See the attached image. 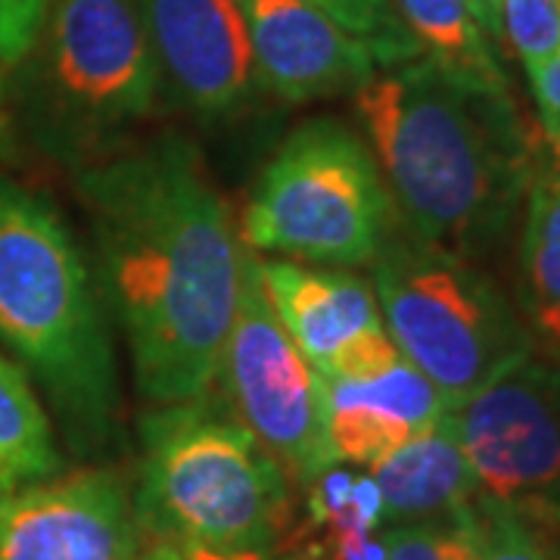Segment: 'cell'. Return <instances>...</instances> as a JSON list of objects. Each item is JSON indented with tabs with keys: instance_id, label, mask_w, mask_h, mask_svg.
Listing matches in <instances>:
<instances>
[{
	"instance_id": "6da1fadb",
	"label": "cell",
	"mask_w": 560,
	"mask_h": 560,
	"mask_svg": "<svg viewBox=\"0 0 560 560\" xmlns=\"http://www.w3.org/2000/svg\"><path fill=\"white\" fill-rule=\"evenodd\" d=\"M75 187L138 393L153 405L209 393L237 315L246 246L197 143L175 131L135 140L75 172Z\"/></svg>"
},
{
	"instance_id": "7a4b0ae2",
	"label": "cell",
	"mask_w": 560,
	"mask_h": 560,
	"mask_svg": "<svg viewBox=\"0 0 560 560\" xmlns=\"http://www.w3.org/2000/svg\"><path fill=\"white\" fill-rule=\"evenodd\" d=\"M352 97L401 228L470 261L492 256L521 219L541 143L511 91L418 57L377 69Z\"/></svg>"
},
{
	"instance_id": "3957f363",
	"label": "cell",
	"mask_w": 560,
	"mask_h": 560,
	"mask_svg": "<svg viewBox=\"0 0 560 560\" xmlns=\"http://www.w3.org/2000/svg\"><path fill=\"white\" fill-rule=\"evenodd\" d=\"M0 346L79 445L109 436L119 371L101 283L60 215L13 184H0Z\"/></svg>"
},
{
	"instance_id": "277c9868",
	"label": "cell",
	"mask_w": 560,
	"mask_h": 560,
	"mask_svg": "<svg viewBox=\"0 0 560 560\" xmlns=\"http://www.w3.org/2000/svg\"><path fill=\"white\" fill-rule=\"evenodd\" d=\"M135 514L153 539L278 555L293 517L290 474L224 401L156 405L140 420Z\"/></svg>"
},
{
	"instance_id": "5b68a950",
	"label": "cell",
	"mask_w": 560,
	"mask_h": 560,
	"mask_svg": "<svg viewBox=\"0 0 560 560\" xmlns=\"http://www.w3.org/2000/svg\"><path fill=\"white\" fill-rule=\"evenodd\" d=\"M13 72L28 135L72 172L131 147L162 91L135 0H44Z\"/></svg>"
},
{
	"instance_id": "8992f818",
	"label": "cell",
	"mask_w": 560,
	"mask_h": 560,
	"mask_svg": "<svg viewBox=\"0 0 560 560\" xmlns=\"http://www.w3.org/2000/svg\"><path fill=\"white\" fill-rule=\"evenodd\" d=\"M401 228L371 147L340 119L293 128L243 209L249 253L330 268L371 265Z\"/></svg>"
},
{
	"instance_id": "52a82bcc",
	"label": "cell",
	"mask_w": 560,
	"mask_h": 560,
	"mask_svg": "<svg viewBox=\"0 0 560 560\" xmlns=\"http://www.w3.org/2000/svg\"><path fill=\"white\" fill-rule=\"evenodd\" d=\"M368 268L389 340L448 408L533 355L517 305L480 261L399 228Z\"/></svg>"
},
{
	"instance_id": "ba28073f",
	"label": "cell",
	"mask_w": 560,
	"mask_h": 560,
	"mask_svg": "<svg viewBox=\"0 0 560 560\" xmlns=\"http://www.w3.org/2000/svg\"><path fill=\"white\" fill-rule=\"evenodd\" d=\"M477 480V504L560 539V368L526 355L448 408Z\"/></svg>"
},
{
	"instance_id": "9c48e42d",
	"label": "cell",
	"mask_w": 560,
	"mask_h": 560,
	"mask_svg": "<svg viewBox=\"0 0 560 560\" xmlns=\"http://www.w3.org/2000/svg\"><path fill=\"white\" fill-rule=\"evenodd\" d=\"M228 408L280 460L290 480L308 486L337 464L324 433L315 368L283 330L261 287L259 259L243 256L241 302L221 352L219 377Z\"/></svg>"
},
{
	"instance_id": "30bf717a",
	"label": "cell",
	"mask_w": 560,
	"mask_h": 560,
	"mask_svg": "<svg viewBox=\"0 0 560 560\" xmlns=\"http://www.w3.org/2000/svg\"><path fill=\"white\" fill-rule=\"evenodd\" d=\"M147 44L180 106L206 125L237 119L265 94L237 0H135Z\"/></svg>"
},
{
	"instance_id": "8fae6325",
	"label": "cell",
	"mask_w": 560,
	"mask_h": 560,
	"mask_svg": "<svg viewBox=\"0 0 560 560\" xmlns=\"http://www.w3.org/2000/svg\"><path fill=\"white\" fill-rule=\"evenodd\" d=\"M135 499L113 470L54 474L0 499V560H138Z\"/></svg>"
},
{
	"instance_id": "7c38bea8",
	"label": "cell",
	"mask_w": 560,
	"mask_h": 560,
	"mask_svg": "<svg viewBox=\"0 0 560 560\" xmlns=\"http://www.w3.org/2000/svg\"><path fill=\"white\" fill-rule=\"evenodd\" d=\"M275 315L320 377H352L399 355L371 280L349 268L259 259Z\"/></svg>"
},
{
	"instance_id": "4fadbf2b",
	"label": "cell",
	"mask_w": 560,
	"mask_h": 560,
	"mask_svg": "<svg viewBox=\"0 0 560 560\" xmlns=\"http://www.w3.org/2000/svg\"><path fill=\"white\" fill-rule=\"evenodd\" d=\"M265 91L287 103L355 94L381 69L368 44L308 0H237Z\"/></svg>"
},
{
	"instance_id": "5bb4252c",
	"label": "cell",
	"mask_w": 560,
	"mask_h": 560,
	"mask_svg": "<svg viewBox=\"0 0 560 560\" xmlns=\"http://www.w3.org/2000/svg\"><path fill=\"white\" fill-rule=\"evenodd\" d=\"M318 389L330 455L361 470L448 415L445 396L401 352L352 377L318 374Z\"/></svg>"
},
{
	"instance_id": "9a60e30c",
	"label": "cell",
	"mask_w": 560,
	"mask_h": 560,
	"mask_svg": "<svg viewBox=\"0 0 560 560\" xmlns=\"http://www.w3.org/2000/svg\"><path fill=\"white\" fill-rule=\"evenodd\" d=\"M514 305L533 355L560 368V150L545 143L521 209Z\"/></svg>"
},
{
	"instance_id": "2e32d148",
	"label": "cell",
	"mask_w": 560,
	"mask_h": 560,
	"mask_svg": "<svg viewBox=\"0 0 560 560\" xmlns=\"http://www.w3.org/2000/svg\"><path fill=\"white\" fill-rule=\"evenodd\" d=\"M368 474L381 489L383 529L433 521L477 504V480L448 415L371 464Z\"/></svg>"
},
{
	"instance_id": "e0dca14e",
	"label": "cell",
	"mask_w": 560,
	"mask_h": 560,
	"mask_svg": "<svg viewBox=\"0 0 560 560\" xmlns=\"http://www.w3.org/2000/svg\"><path fill=\"white\" fill-rule=\"evenodd\" d=\"M396 10L427 60L458 79L511 91L499 44L486 35L467 0H396Z\"/></svg>"
},
{
	"instance_id": "ac0fdd59",
	"label": "cell",
	"mask_w": 560,
	"mask_h": 560,
	"mask_svg": "<svg viewBox=\"0 0 560 560\" xmlns=\"http://www.w3.org/2000/svg\"><path fill=\"white\" fill-rule=\"evenodd\" d=\"M60 474L50 418L28 374L0 352V499Z\"/></svg>"
},
{
	"instance_id": "d6986e66",
	"label": "cell",
	"mask_w": 560,
	"mask_h": 560,
	"mask_svg": "<svg viewBox=\"0 0 560 560\" xmlns=\"http://www.w3.org/2000/svg\"><path fill=\"white\" fill-rule=\"evenodd\" d=\"M486 541V511L467 504L433 521L386 529V560H477Z\"/></svg>"
},
{
	"instance_id": "ffe728a7",
	"label": "cell",
	"mask_w": 560,
	"mask_h": 560,
	"mask_svg": "<svg viewBox=\"0 0 560 560\" xmlns=\"http://www.w3.org/2000/svg\"><path fill=\"white\" fill-rule=\"evenodd\" d=\"M308 3L342 25L352 38L368 44L381 69L423 57L418 40L411 38L408 25L401 22L396 0H308Z\"/></svg>"
},
{
	"instance_id": "44dd1931",
	"label": "cell",
	"mask_w": 560,
	"mask_h": 560,
	"mask_svg": "<svg viewBox=\"0 0 560 560\" xmlns=\"http://www.w3.org/2000/svg\"><path fill=\"white\" fill-rule=\"evenodd\" d=\"M501 40L523 69L548 60L560 47V0H501Z\"/></svg>"
},
{
	"instance_id": "7402d4cb",
	"label": "cell",
	"mask_w": 560,
	"mask_h": 560,
	"mask_svg": "<svg viewBox=\"0 0 560 560\" xmlns=\"http://www.w3.org/2000/svg\"><path fill=\"white\" fill-rule=\"evenodd\" d=\"M482 508V504H480ZM486 511V541L477 560H560L558 541L508 511Z\"/></svg>"
},
{
	"instance_id": "603a6c76",
	"label": "cell",
	"mask_w": 560,
	"mask_h": 560,
	"mask_svg": "<svg viewBox=\"0 0 560 560\" xmlns=\"http://www.w3.org/2000/svg\"><path fill=\"white\" fill-rule=\"evenodd\" d=\"M44 0H0V69L3 75L25 57L38 32Z\"/></svg>"
},
{
	"instance_id": "cb8c5ba5",
	"label": "cell",
	"mask_w": 560,
	"mask_h": 560,
	"mask_svg": "<svg viewBox=\"0 0 560 560\" xmlns=\"http://www.w3.org/2000/svg\"><path fill=\"white\" fill-rule=\"evenodd\" d=\"M529 88H533V101L539 113L541 143L560 150V47L548 60L536 62L526 69Z\"/></svg>"
},
{
	"instance_id": "d4e9b609",
	"label": "cell",
	"mask_w": 560,
	"mask_h": 560,
	"mask_svg": "<svg viewBox=\"0 0 560 560\" xmlns=\"http://www.w3.org/2000/svg\"><path fill=\"white\" fill-rule=\"evenodd\" d=\"M271 555H256V551H224L215 545H200V541L184 539H153V545L140 548L138 560H268Z\"/></svg>"
},
{
	"instance_id": "484cf974",
	"label": "cell",
	"mask_w": 560,
	"mask_h": 560,
	"mask_svg": "<svg viewBox=\"0 0 560 560\" xmlns=\"http://www.w3.org/2000/svg\"><path fill=\"white\" fill-rule=\"evenodd\" d=\"M467 7H470V13L477 16L482 28H486V35L499 44L501 40V0H467Z\"/></svg>"
},
{
	"instance_id": "4316f807",
	"label": "cell",
	"mask_w": 560,
	"mask_h": 560,
	"mask_svg": "<svg viewBox=\"0 0 560 560\" xmlns=\"http://www.w3.org/2000/svg\"><path fill=\"white\" fill-rule=\"evenodd\" d=\"M268 560H320L315 551H302V555H271Z\"/></svg>"
},
{
	"instance_id": "83f0119b",
	"label": "cell",
	"mask_w": 560,
	"mask_h": 560,
	"mask_svg": "<svg viewBox=\"0 0 560 560\" xmlns=\"http://www.w3.org/2000/svg\"><path fill=\"white\" fill-rule=\"evenodd\" d=\"M3 88H7V75H3V69H0V101H3Z\"/></svg>"
}]
</instances>
